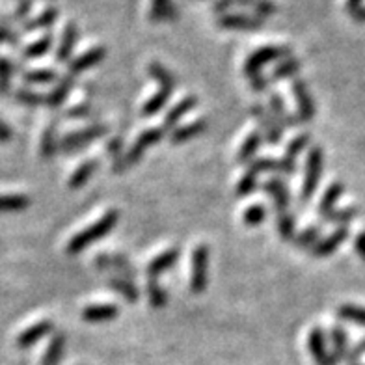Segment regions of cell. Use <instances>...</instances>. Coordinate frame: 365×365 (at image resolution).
<instances>
[{
    "label": "cell",
    "mask_w": 365,
    "mask_h": 365,
    "mask_svg": "<svg viewBox=\"0 0 365 365\" xmlns=\"http://www.w3.org/2000/svg\"><path fill=\"white\" fill-rule=\"evenodd\" d=\"M120 222V212L115 209H108L105 215L97 218L96 222H91L90 226H86L82 231L75 233V235L69 239L66 250L69 255H77L81 252H84L88 246H91L93 242H99L101 239H105Z\"/></svg>",
    "instance_id": "obj_1"
},
{
    "label": "cell",
    "mask_w": 365,
    "mask_h": 365,
    "mask_svg": "<svg viewBox=\"0 0 365 365\" xmlns=\"http://www.w3.org/2000/svg\"><path fill=\"white\" fill-rule=\"evenodd\" d=\"M291 56H293V48L289 45H264V47L255 48L254 53L246 58V62L242 63V73L248 78H252L263 73V69L269 63L282 62V60H287Z\"/></svg>",
    "instance_id": "obj_2"
},
{
    "label": "cell",
    "mask_w": 365,
    "mask_h": 365,
    "mask_svg": "<svg viewBox=\"0 0 365 365\" xmlns=\"http://www.w3.org/2000/svg\"><path fill=\"white\" fill-rule=\"evenodd\" d=\"M324 170V153L321 145H312L306 157V168H304V181L300 187V202L309 203L317 192Z\"/></svg>",
    "instance_id": "obj_3"
},
{
    "label": "cell",
    "mask_w": 365,
    "mask_h": 365,
    "mask_svg": "<svg viewBox=\"0 0 365 365\" xmlns=\"http://www.w3.org/2000/svg\"><path fill=\"white\" fill-rule=\"evenodd\" d=\"M108 133V127L105 123H91L81 130H73L69 135L60 138V151L63 153H77L81 149H86L91 142L103 138Z\"/></svg>",
    "instance_id": "obj_4"
},
{
    "label": "cell",
    "mask_w": 365,
    "mask_h": 365,
    "mask_svg": "<svg viewBox=\"0 0 365 365\" xmlns=\"http://www.w3.org/2000/svg\"><path fill=\"white\" fill-rule=\"evenodd\" d=\"M209 284V246L205 242H197L192 250L190 259V291L194 294H202Z\"/></svg>",
    "instance_id": "obj_5"
},
{
    "label": "cell",
    "mask_w": 365,
    "mask_h": 365,
    "mask_svg": "<svg viewBox=\"0 0 365 365\" xmlns=\"http://www.w3.org/2000/svg\"><path fill=\"white\" fill-rule=\"evenodd\" d=\"M250 115L254 118V121L259 127L261 135H263L264 142L276 145L282 142V136H284V130H282V125H279L276 118L272 115V112L267 108L261 103H252L250 105Z\"/></svg>",
    "instance_id": "obj_6"
},
{
    "label": "cell",
    "mask_w": 365,
    "mask_h": 365,
    "mask_svg": "<svg viewBox=\"0 0 365 365\" xmlns=\"http://www.w3.org/2000/svg\"><path fill=\"white\" fill-rule=\"evenodd\" d=\"M233 8H246L263 19L272 17L278 11V6L270 0H215L212 2V11H217L218 15L230 14V10H233Z\"/></svg>",
    "instance_id": "obj_7"
},
{
    "label": "cell",
    "mask_w": 365,
    "mask_h": 365,
    "mask_svg": "<svg viewBox=\"0 0 365 365\" xmlns=\"http://www.w3.org/2000/svg\"><path fill=\"white\" fill-rule=\"evenodd\" d=\"M166 135V129L164 127H149V129L142 130L136 140L130 144V148L125 151V160H127V166H136V164L142 160L144 153L148 151L151 145L159 144L160 140L164 138Z\"/></svg>",
    "instance_id": "obj_8"
},
{
    "label": "cell",
    "mask_w": 365,
    "mask_h": 365,
    "mask_svg": "<svg viewBox=\"0 0 365 365\" xmlns=\"http://www.w3.org/2000/svg\"><path fill=\"white\" fill-rule=\"evenodd\" d=\"M218 29L231 32H259L264 26L263 17L252 14H222L217 19Z\"/></svg>",
    "instance_id": "obj_9"
},
{
    "label": "cell",
    "mask_w": 365,
    "mask_h": 365,
    "mask_svg": "<svg viewBox=\"0 0 365 365\" xmlns=\"http://www.w3.org/2000/svg\"><path fill=\"white\" fill-rule=\"evenodd\" d=\"M291 90H293L294 101H297V118L300 120V123H309L317 114V108H315L308 82L304 78H293Z\"/></svg>",
    "instance_id": "obj_10"
},
{
    "label": "cell",
    "mask_w": 365,
    "mask_h": 365,
    "mask_svg": "<svg viewBox=\"0 0 365 365\" xmlns=\"http://www.w3.org/2000/svg\"><path fill=\"white\" fill-rule=\"evenodd\" d=\"M308 349L309 354H312L313 361L317 365H337L339 360H337L334 352L328 351V341L324 331H322L321 327H313L309 330L308 336Z\"/></svg>",
    "instance_id": "obj_11"
},
{
    "label": "cell",
    "mask_w": 365,
    "mask_h": 365,
    "mask_svg": "<svg viewBox=\"0 0 365 365\" xmlns=\"http://www.w3.org/2000/svg\"><path fill=\"white\" fill-rule=\"evenodd\" d=\"M96 267L101 270H114L118 272L115 276H123V278L135 279L136 270L133 267L129 259H127L125 255L121 254H101L96 257Z\"/></svg>",
    "instance_id": "obj_12"
},
{
    "label": "cell",
    "mask_w": 365,
    "mask_h": 365,
    "mask_svg": "<svg viewBox=\"0 0 365 365\" xmlns=\"http://www.w3.org/2000/svg\"><path fill=\"white\" fill-rule=\"evenodd\" d=\"M53 331H54L53 321H48V319H39V321L32 322L30 327L24 328L19 336H17L15 343H17L19 349H29V346L36 345V343L41 341L45 336L53 334Z\"/></svg>",
    "instance_id": "obj_13"
},
{
    "label": "cell",
    "mask_w": 365,
    "mask_h": 365,
    "mask_svg": "<svg viewBox=\"0 0 365 365\" xmlns=\"http://www.w3.org/2000/svg\"><path fill=\"white\" fill-rule=\"evenodd\" d=\"M261 187H263V192L272 200L276 215L289 211V207H291V194H289L287 185H285L282 179L270 178L269 181H264Z\"/></svg>",
    "instance_id": "obj_14"
},
{
    "label": "cell",
    "mask_w": 365,
    "mask_h": 365,
    "mask_svg": "<svg viewBox=\"0 0 365 365\" xmlns=\"http://www.w3.org/2000/svg\"><path fill=\"white\" fill-rule=\"evenodd\" d=\"M106 56V48L103 45H96V47L88 48L86 53H82L81 56L71 58L69 62V75H81V73L88 71V69L96 68L99 63L105 60Z\"/></svg>",
    "instance_id": "obj_15"
},
{
    "label": "cell",
    "mask_w": 365,
    "mask_h": 365,
    "mask_svg": "<svg viewBox=\"0 0 365 365\" xmlns=\"http://www.w3.org/2000/svg\"><path fill=\"white\" fill-rule=\"evenodd\" d=\"M179 255H181V248H179V246L166 248V250L160 252L159 255H155L153 259L148 263V267H145V274H148V278L159 279L160 274L168 272L173 264L178 263Z\"/></svg>",
    "instance_id": "obj_16"
},
{
    "label": "cell",
    "mask_w": 365,
    "mask_h": 365,
    "mask_svg": "<svg viewBox=\"0 0 365 365\" xmlns=\"http://www.w3.org/2000/svg\"><path fill=\"white\" fill-rule=\"evenodd\" d=\"M349 233H351L349 227H336V230L331 231L330 235L322 237L317 245L313 246L312 255L313 257H328V255L334 254V252H336L337 248H339L346 239H349Z\"/></svg>",
    "instance_id": "obj_17"
},
{
    "label": "cell",
    "mask_w": 365,
    "mask_h": 365,
    "mask_svg": "<svg viewBox=\"0 0 365 365\" xmlns=\"http://www.w3.org/2000/svg\"><path fill=\"white\" fill-rule=\"evenodd\" d=\"M77 39H78L77 24L73 23V21L63 24L62 38H60V43H58V48H56V62L60 63L71 62V56H73V51H75V45H77Z\"/></svg>",
    "instance_id": "obj_18"
},
{
    "label": "cell",
    "mask_w": 365,
    "mask_h": 365,
    "mask_svg": "<svg viewBox=\"0 0 365 365\" xmlns=\"http://www.w3.org/2000/svg\"><path fill=\"white\" fill-rule=\"evenodd\" d=\"M197 106V97L196 96H185L179 103H175V105L172 106L168 110V114H166V118H164V123L163 127L166 130L170 129H175V127H179V121L182 120V118H187L190 112L194 110Z\"/></svg>",
    "instance_id": "obj_19"
},
{
    "label": "cell",
    "mask_w": 365,
    "mask_h": 365,
    "mask_svg": "<svg viewBox=\"0 0 365 365\" xmlns=\"http://www.w3.org/2000/svg\"><path fill=\"white\" fill-rule=\"evenodd\" d=\"M343 192H345V185L341 181H334L328 185V188L322 194L321 202H319L317 212L321 215V218L324 220L327 217H330L331 212L337 209V202L341 200Z\"/></svg>",
    "instance_id": "obj_20"
},
{
    "label": "cell",
    "mask_w": 365,
    "mask_h": 365,
    "mask_svg": "<svg viewBox=\"0 0 365 365\" xmlns=\"http://www.w3.org/2000/svg\"><path fill=\"white\" fill-rule=\"evenodd\" d=\"M73 86H75L73 75H63L62 78H58L54 88H51V91L45 96V105L48 108H60L69 97V93H71Z\"/></svg>",
    "instance_id": "obj_21"
},
{
    "label": "cell",
    "mask_w": 365,
    "mask_h": 365,
    "mask_svg": "<svg viewBox=\"0 0 365 365\" xmlns=\"http://www.w3.org/2000/svg\"><path fill=\"white\" fill-rule=\"evenodd\" d=\"M263 140L264 138L259 130H252L250 135L242 140V144H240L239 151H237L235 155L237 164H240V166H248L252 160H255V155H257V151H259Z\"/></svg>",
    "instance_id": "obj_22"
},
{
    "label": "cell",
    "mask_w": 365,
    "mask_h": 365,
    "mask_svg": "<svg viewBox=\"0 0 365 365\" xmlns=\"http://www.w3.org/2000/svg\"><path fill=\"white\" fill-rule=\"evenodd\" d=\"M120 315V308L110 302H99L90 304L82 309V319L86 322H105L112 321Z\"/></svg>",
    "instance_id": "obj_23"
},
{
    "label": "cell",
    "mask_w": 365,
    "mask_h": 365,
    "mask_svg": "<svg viewBox=\"0 0 365 365\" xmlns=\"http://www.w3.org/2000/svg\"><path fill=\"white\" fill-rule=\"evenodd\" d=\"M207 120L205 118H200V120H194L190 123H185V125H179L170 133V142L172 144H185V142H190L192 138L200 136L202 133H205L207 129Z\"/></svg>",
    "instance_id": "obj_24"
},
{
    "label": "cell",
    "mask_w": 365,
    "mask_h": 365,
    "mask_svg": "<svg viewBox=\"0 0 365 365\" xmlns=\"http://www.w3.org/2000/svg\"><path fill=\"white\" fill-rule=\"evenodd\" d=\"M269 105H270V112H272V115L276 118V121H278L282 127H297L298 123H300V120H298L297 115L291 114V110H289L287 105H285L284 97L279 96L278 91L270 93Z\"/></svg>",
    "instance_id": "obj_25"
},
{
    "label": "cell",
    "mask_w": 365,
    "mask_h": 365,
    "mask_svg": "<svg viewBox=\"0 0 365 365\" xmlns=\"http://www.w3.org/2000/svg\"><path fill=\"white\" fill-rule=\"evenodd\" d=\"M99 170V159L96 157H91V159H86L84 163H81L75 168V172L69 175V181H68V187L71 190H77V188H82L84 185H88L91 178H93V173Z\"/></svg>",
    "instance_id": "obj_26"
},
{
    "label": "cell",
    "mask_w": 365,
    "mask_h": 365,
    "mask_svg": "<svg viewBox=\"0 0 365 365\" xmlns=\"http://www.w3.org/2000/svg\"><path fill=\"white\" fill-rule=\"evenodd\" d=\"M66 341H68V336L63 331H53L51 336V341H48L47 349L43 352V358L39 361V365H58L62 360L63 349H66Z\"/></svg>",
    "instance_id": "obj_27"
},
{
    "label": "cell",
    "mask_w": 365,
    "mask_h": 365,
    "mask_svg": "<svg viewBox=\"0 0 365 365\" xmlns=\"http://www.w3.org/2000/svg\"><path fill=\"white\" fill-rule=\"evenodd\" d=\"M179 17L178 6L173 0H151L149 8V19L153 23H166V21H175Z\"/></svg>",
    "instance_id": "obj_28"
},
{
    "label": "cell",
    "mask_w": 365,
    "mask_h": 365,
    "mask_svg": "<svg viewBox=\"0 0 365 365\" xmlns=\"http://www.w3.org/2000/svg\"><path fill=\"white\" fill-rule=\"evenodd\" d=\"M106 285L114 289L115 293L120 294L121 298H125L129 304H135L140 300V291L133 279L123 278V276H110L108 282H106Z\"/></svg>",
    "instance_id": "obj_29"
},
{
    "label": "cell",
    "mask_w": 365,
    "mask_h": 365,
    "mask_svg": "<svg viewBox=\"0 0 365 365\" xmlns=\"http://www.w3.org/2000/svg\"><path fill=\"white\" fill-rule=\"evenodd\" d=\"M60 17V10H58L56 6H47L43 11L32 19L24 21L23 29L24 32H36V30H41V29H51L54 23L58 21Z\"/></svg>",
    "instance_id": "obj_30"
},
{
    "label": "cell",
    "mask_w": 365,
    "mask_h": 365,
    "mask_svg": "<svg viewBox=\"0 0 365 365\" xmlns=\"http://www.w3.org/2000/svg\"><path fill=\"white\" fill-rule=\"evenodd\" d=\"M106 153L112 159V170L115 173H123L129 170L125 160V145H123V140L121 136H114V138L108 140L106 144Z\"/></svg>",
    "instance_id": "obj_31"
},
{
    "label": "cell",
    "mask_w": 365,
    "mask_h": 365,
    "mask_svg": "<svg viewBox=\"0 0 365 365\" xmlns=\"http://www.w3.org/2000/svg\"><path fill=\"white\" fill-rule=\"evenodd\" d=\"M148 75L153 78L157 84H159L160 90L170 91L173 96V91H175V77L172 75V71L164 68L160 62H151L148 66Z\"/></svg>",
    "instance_id": "obj_32"
},
{
    "label": "cell",
    "mask_w": 365,
    "mask_h": 365,
    "mask_svg": "<svg viewBox=\"0 0 365 365\" xmlns=\"http://www.w3.org/2000/svg\"><path fill=\"white\" fill-rule=\"evenodd\" d=\"M56 151H60V140L56 136V125L48 123L41 133V140H39V155L43 159H53Z\"/></svg>",
    "instance_id": "obj_33"
},
{
    "label": "cell",
    "mask_w": 365,
    "mask_h": 365,
    "mask_svg": "<svg viewBox=\"0 0 365 365\" xmlns=\"http://www.w3.org/2000/svg\"><path fill=\"white\" fill-rule=\"evenodd\" d=\"M330 341H331V352L337 360L341 361L349 358L351 352V345H349V336L343 327H331L330 330Z\"/></svg>",
    "instance_id": "obj_34"
},
{
    "label": "cell",
    "mask_w": 365,
    "mask_h": 365,
    "mask_svg": "<svg viewBox=\"0 0 365 365\" xmlns=\"http://www.w3.org/2000/svg\"><path fill=\"white\" fill-rule=\"evenodd\" d=\"M302 68V63L300 60L294 56L287 58V60H282L278 62V66L272 69L270 73V82H279V81H285V78H291V77H297V73L300 71Z\"/></svg>",
    "instance_id": "obj_35"
},
{
    "label": "cell",
    "mask_w": 365,
    "mask_h": 365,
    "mask_svg": "<svg viewBox=\"0 0 365 365\" xmlns=\"http://www.w3.org/2000/svg\"><path fill=\"white\" fill-rule=\"evenodd\" d=\"M54 43L53 34H43L41 38H38L36 41H30L26 47L23 48L24 60H36V58H41L51 51Z\"/></svg>",
    "instance_id": "obj_36"
},
{
    "label": "cell",
    "mask_w": 365,
    "mask_h": 365,
    "mask_svg": "<svg viewBox=\"0 0 365 365\" xmlns=\"http://www.w3.org/2000/svg\"><path fill=\"white\" fill-rule=\"evenodd\" d=\"M30 207L26 194H0V212H17Z\"/></svg>",
    "instance_id": "obj_37"
},
{
    "label": "cell",
    "mask_w": 365,
    "mask_h": 365,
    "mask_svg": "<svg viewBox=\"0 0 365 365\" xmlns=\"http://www.w3.org/2000/svg\"><path fill=\"white\" fill-rule=\"evenodd\" d=\"M23 81L26 84H53L58 81V73L54 68L26 69L23 73Z\"/></svg>",
    "instance_id": "obj_38"
},
{
    "label": "cell",
    "mask_w": 365,
    "mask_h": 365,
    "mask_svg": "<svg viewBox=\"0 0 365 365\" xmlns=\"http://www.w3.org/2000/svg\"><path fill=\"white\" fill-rule=\"evenodd\" d=\"M170 99H172V93H170V91H164V90L155 91L153 96L149 97L148 101L144 103V106H142V115L151 118V115L159 114L164 106L168 105Z\"/></svg>",
    "instance_id": "obj_39"
},
{
    "label": "cell",
    "mask_w": 365,
    "mask_h": 365,
    "mask_svg": "<svg viewBox=\"0 0 365 365\" xmlns=\"http://www.w3.org/2000/svg\"><path fill=\"white\" fill-rule=\"evenodd\" d=\"M257 187H259V175L255 172H252V170H246V172L242 173V178H240L235 185L237 197L252 196V194L257 190Z\"/></svg>",
    "instance_id": "obj_40"
},
{
    "label": "cell",
    "mask_w": 365,
    "mask_h": 365,
    "mask_svg": "<svg viewBox=\"0 0 365 365\" xmlns=\"http://www.w3.org/2000/svg\"><path fill=\"white\" fill-rule=\"evenodd\" d=\"M276 226H278V233L282 239L294 240V237H297V218H294L293 212H279L276 217Z\"/></svg>",
    "instance_id": "obj_41"
},
{
    "label": "cell",
    "mask_w": 365,
    "mask_h": 365,
    "mask_svg": "<svg viewBox=\"0 0 365 365\" xmlns=\"http://www.w3.org/2000/svg\"><path fill=\"white\" fill-rule=\"evenodd\" d=\"M145 293H148L149 304L153 308H164L168 304V294L164 291L163 285L159 284L157 278H148V284H145Z\"/></svg>",
    "instance_id": "obj_42"
},
{
    "label": "cell",
    "mask_w": 365,
    "mask_h": 365,
    "mask_svg": "<svg viewBox=\"0 0 365 365\" xmlns=\"http://www.w3.org/2000/svg\"><path fill=\"white\" fill-rule=\"evenodd\" d=\"M312 148V135L309 133H300L298 136H294L291 142H289V145L285 148V153L284 157L289 160H294L297 163V157L300 153H302L304 149H309Z\"/></svg>",
    "instance_id": "obj_43"
},
{
    "label": "cell",
    "mask_w": 365,
    "mask_h": 365,
    "mask_svg": "<svg viewBox=\"0 0 365 365\" xmlns=\"http://www.w3.org/2000/svg\"><path fill=\"white\" fill-rule=\"evenodd\" d=\"M358 207L356 205H349V207H341V209H336V211L331 212L330 217L324 218V222L328 224H336L337 227H349L352 220L358 217Z\"/></svg>",
    "instance_id": "obj_44"
},
{
    "label": "cell",
    "mask_w": 365,
    "mask_h": 365,
    "mask_svg": "<svg viewBox=\"0 0 365 365\" xmlns=\"http://www.w3.org/2000/svg\"><path fill=\"white\" fill-rule=\"evenodd\" d=\"M337 317L343 321H351L354 324L365 327V308L364 306H356V304H341L337 308Z\"/></svg>",
    "instance_id": "obj_45"
},
{
    "label": "cell",
    "mask_w": 365,
    "mask_h": 365,
    "mask_svg": "<svg viewBox=\"0 0 365 365\" xmlns=\"http://www.w3.org/2000/svg\"><path fill=\"white\" fill-rule=\"evenodd\" d=\"M267 218V207L263 203H252L245 212H242V224L248 227L261 226Z\"/></svg>",
    "instance_id": "obj_46"
},
{
    "label": "cell",
    "mask_w": 365,
    "mask_h": 365,
    "mask_svg": "<svg viewBox=\"0 0 365 365\" xmlns=\"http://www.w3.org/2000/svg\"><path fill=\"white\" fill-rule=\"evenodd\" d=\"M319 237H321V226H308L306 230H302L300 233H297V237H294V245L298 246V248H313V246L317 245Z\"/></svg>",
    "instance_id": "obj_47"
},
{
    "label": "cell",
    "mask_w": 365,
    "mask_h": 365,
    "mask_svg": "<svg viewBox=\"0 0 365 365\" xmlns=\"http://www.w3.org/2000/svg\"><path fill=\"white\" fill-rule=\"evenodd\" d=\"M14 63L8 56H0V96H6L11 88Z\"/></svg>",
    "instance_id": "obj_48"
},
{
    "label": "cell",
    "mask_w": 365,
    "mask_h": 365,
    "mask_svg": "<svg viewBox=\"0 0 365 365\" xmlns=\"http://www.w3.org/2000/svg\"><path fill=\"white\" fill-rule=\"evenodd\" d=\"M15 99H17L21 105L32 106V108H36V106L39 105H45L43 93H38V91L34 90H29V88H21V90L15 91Z\"/></svg>",
    "instance_id": "obj_49"
},
{
    "label": "cell",
    "mask_w": 365,
    "mask_h": 365,
    "mask_svg": "<svg viewBox=\"0 0 365 365\" xmlns=\"http://www.w3.org/2000/svg\"><path fill=\"white\" fill-rule=\"evenodd\" d=\"M248 170L255 172L257 175L264 172H278V159H272V157H259V159L252 160L248 164Z\"/></svg>",
    "instance_id": "obj_50"
},
{
    "label": "cell",
    "mask_w": 365,
    "mask_h": 365,
    "mask_svg": "<svg viewBox=\"0 0 365 365\" xmlns=\"http://www.w3.org/2000/svg\"><path fill=\"white\" fill-rule=\"evenodd\" d=\"M90 114H91L90 103H77V105L68 108V112H66V115H68L69 120H86V118H90Z\"/></svg>",
    "instance_id": "obj_51"
},
{
    "label": "cell",
    "mask_w": 365,
    "mask_h": 365,
    "mask_svg": "<svg viewBox=\"0 0 365 365\" xmlns=\"http://www.w3.org/2000/svg\"><path fill=\"white\" fill-rule=\"evenodd\" d=\"M32 4H34V0H17L14 15H11V21H24V19H26L30 11H32Z\"/></svg>",
    "instance_id": "obj_52"
},
{
    "label": "cell",
    "mask_w": 365,
    "mask_h": 365,
    "mask_svg": "<svg viewBox=\"0 0 365 365\" xmlns=\"http://www.w3.org/2000/svg\"><path fill=\"white\" fill-rule=\"evenodd\" d=\"M0 43H17V34L10 29V21H0Z\"/></svg>",
    "instance_id": "obj_53"
},
{
    "label": "cell",
    "mask_w": 365,
    "mask_h": 365,
    "mask_svg": "<svg viewBox=\"0 0 365 365\" xmlns=\"http://www.w3.org/2000/svg\"><path fill=\"white\" fill-rule=\"evenodd\" d=\"M269 82H270V78L264 77L263 73L255 75V77L250 78L252 91H254V93H264V91L269 90Z\"/></svg>",
    "instance_id": "obj_54"
},
{
    "label": "cell",
    "mask_w": 365,
    "mask_h": 365,
    "mask_svg": "<svg viewBox=\"0 0 365 365\" xmlns=\"http://www.w3.org/2000/svg\"><path fill=\"white\" fill-rule=\"evenodd\" d=\"M365 354V339H361L358 345L354 346V349H351V352H349V358H346V361L349 364H356V361L360 360V356Z\"/></svg>",
    "instance_id": "obj_55"
},
{
    "label": "cell",
    "mask_w": 365,
    "mask_h": 365,
    "mask_svg": "<svg viewBox=\"0 0 365 365\" xmlns=\"http://www.w3.org/2000/svg\"><path fill=\"white\" fill-rule=\"evenodd\" d=\"M354 250L365 261V231H360L354 239Z\"/></svg>",
    "instance_id": "obj_56"
},
{
    "label": "cell",
    "mask_w": 365,
    "mask_h": 365,
    "mask_svg": "<svg viewBox=\"0 0 365 365\" xmlns=\"http://www.w3.org/2000/svg\"><path fill=\"white\" fill-rule=\"evenodd\" d=\"M11 136H14V130L11 127L6 123L2 118H0V142H10Z\"/></svg>",
    "instance_id": "obj_57"
},
{
    "label": "cell",
    "mask_w": 365,
    "mask_h": 365,
    "mask_svg": "<svg viewBox=\"0 0 365 365\" xmlns=\"http://www.w3.org/2000/svg\"><path fill=\"white\" fill-rule=\"evenodd\" d=\"M364 8V0H346L345 10L351 15H354L356 11H360Z\"/></svg>",
    "instance_id": "obj_58"
},
{
    "label": "cell",
    "mask_w": 365,
    "mask_h": 365,
    "mask_svg": "<svg viewBox=\"0 0 365 365\" xmlns=\"http://www.w3.org/2000/svg\"><path fill=\"white\" fill-rule=\"evenodd\" d=\"M352 17H354V21H358V23H365V6H364V8H361L360 11H356V14L352 15Z\"/></svg>",
    "instance_id": "obj_59"
},
{
    "label": "cell",
    "mask_w": 365,
    "mask_h": 365,
    "mask_svg": "<svg viewBox=\"0 0 365 365\" xmlns=\"http://www.w3.org/2000/svg\"><path fill=\"white\" fill-rule=\"evenodd\" d=\"M352 365H361V364H352Z\"/></svg>",
    "instance_id": "obj_60"
}]
</instances>
